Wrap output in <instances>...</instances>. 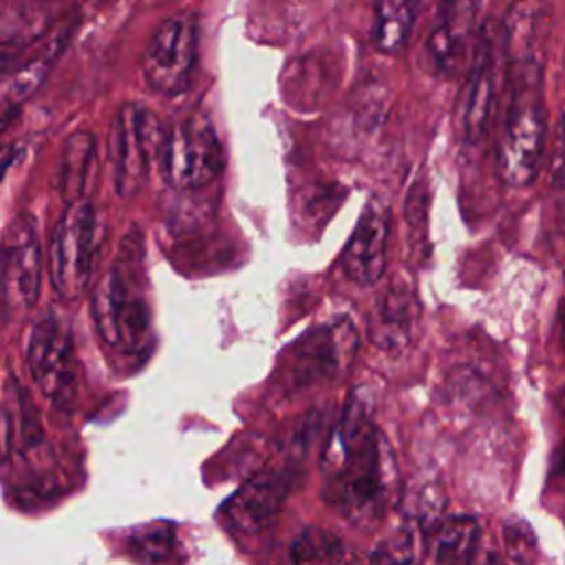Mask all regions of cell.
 Returning a JSON list of instances; mask_svg holds the SVG:
<instances>
[{
  "label": "cell",
  "mask_w": 565,
  "mask_h": 565,
  "mask_svg": "<svg viewBox=\"0 0 565 565\" xmlns=\"http://www.w3.org/2000/svg\"><path fill=\"white\" fill-rule=\"evenodd\" d=\"M419 302L413 287L406 280L391 282L375 300L369 333L371 340L386 351H402L417 327Z\"/></svg>",
  "instance_id": "cell-15"
},
{
  "label": "cell",
  "mask_w": 565,
  "mask_h": 565,
  "mask_svg": "<svg viewBox=\"0 0 565 565\" xmlns=\"http://www.w3.org/2000/svg\"><path fill=\"white\" fill-rule=\"evenodd\" d=\"M11 60H13V53H11V51H0V75L9 68Z\"/></svg>",
  "instance_id": "cell-26"
},
{
  "label": "cell",
  "mask_w": 565,
  "mask_h": 565,
  "mask_svg": "<svg viewBox=\"0 0 565 565\" xmlns=\"http://www.w3.org/2000/svg\"><path fill=\"white\" fill-rule=\"evenodd\" d=\"M95 157V137L88 130H77L66 137L57 166V190L68 203L82 199Z\"/></svg>",
  "instance_id": "cell-16"
},
{
  "label": "cell",
  "mask_w": 565,
  "mask_h": 565,
  "mask_svg": "<svg viewBox=\"0 0 565 565\" xmlns=\"http://www.w3.org/2000/svg\"><path fill=\"white\" fill-rule=\"evenodd\" d=\"M46 20L35 9L11 7L0 13V46H20L44 31Z\"/></svg>",
  "instance_id": "cell-21"
},
{
  "label": "cell",
  "mask_w": 565,
  "mask_h": 565,
  "mask_svg": "<svg viewBox=\"0 0 565 565\" xmlns=\"http://www.w3.org/2000/svg\"><path fill=\"white\" fill-rule=\"evenodd\" d=\"M143 241L137 230L119 243V254L99 278L90 309L102 340L124 353L146 349L150 335V307L146 300Z\"/></svg>",
  "instance_id": "cell-2"
},
{
  "label": "cell",
  "mask_w": 565,
  "mask_h": 565,
  "mask_svg": "<svg viewBox=\"0 0 565 565\" xmlns=\"http://www.w3.org/2000/svg\"><path fill=\"white\" fill-rule=\"evenodd\" d=\"M358 351V331L349 318L307 331L285 353V382L291 388H307L331 382L347 371Z\"/></svg>",
  "instance_id": "cell-7"
},
{
  "label": "cell",
  "mask_w": 565,
  "mask_h": 565,
  "mask_svg": "<svg viewBox=\"0 0 565 565\" xmlns=\"http://www.w3.org/2000/svg\"><path fill=\"white\" fill-rule=\"evenodd\" d=\"M104 241L102 218L88 199L66 205L55 223L49 247V276L64 300L79 298L90 285Z\"/></svg>",
  "instance_id": "cell-4"
},
{
  "label": "cell",
  "mask_w": 565,
  "mask_h": 565,
  "mask_svg": "<svg viewBox=\"0 0 565 565\" xmlns=\"http://www.w3.org/2000/svg\"><path fill=\"white\" fill-rule=\"evenodd\" d=\"M486 2L488 0H439L437 22L426 40V55L439 75H457L470 64Z\"/></svg>",
  "instance_id": "cell-12"
},
{
  "label": "cell",
  "mask_w": 565,
  "mask_h": 565,
  "mask_svg": "<svg viewBox=\"0 0 565 565\" xmlns=\"http://www.w3.org/2000/svg\"><path fill=\"white\" fill-rule=\"evenodd\" d=\"M411 532H402L397 536H391L377 545V550L371 554L373 561H413L415 554Z\"/></svg>",
  "instance_id": "cell-23"
},
{
  "label": "cell",
  "mask_w": 565,
  "mask_h": 565,
  "mask_svg": "<svg viewBox=\"0 0 565 565\" xmlns=\"http://www.w3.org/2000/svg\"><path fill=\"white\" fill-rule=\"evenodd\" d=\"M172 545H174V532L168 525L146 527L130 539V552L139 561H150V563L166 561L172 552Z\"/></svg>",
  "instance_id": "cell-22"
},
{
  "label": "cell",
  "mask_w": 565,
  "mask_h": 565,
  "mask_svg": "<svg viewBox=\"0 0 565 565\" xmlns=\"http://www.w3.org/2000/svg\"><path fill=\"white\" fill-rule=\"evenodd\" d=\"M327 483L322 497L351 525L375 527L397 488V466L391 446L373 426L369 404L351 395L324 452Z\"/></svg>",
  "instance_id": "cell-1"
},
{
  "label": "cell",
  "mask_w": 565,
  "mask_h": 565,
  "mask_svg": "<svg viewBox=\"0 0 565 565\" xmlns=\"http://www.w3.org/2000/svg\"><path fill=\"white\" fill-rule=\"evenodd\" d=\"M26 364L38 388L51 397L62 399L73 386V342L71 331L55 309L44 311L29 331Z\"/></svg>",
  "instance_id": "cell-10"
},
{
  "label": "cell",
  "mask_w": 565,
  "mask_h": 565,
  "mask_svg": "<svg viewBox=\"0 0 565 565\" xmlns=\"http://www.w3.org/2000/svg\"><path fill=\"white\" fill-rule=\"evenodd\" d=\"M196 62V20L190 13L166 18L152 33L143 55L146 84L159 95L185 90Z\"/></svg>",
  "instance_id": "cell-9"
},
{
  "label": "cell",
  "mask_w": 565,
  "mask_h": 565,
  "mask_svg": "<svg viewBox=\"0 0 565 565\" xmlns=\"http://www.w3.org/2000/svg\"><path fill=\"white\" fill-rule=\"evenodd\" d=\"M422 0H375L373 44L382 53H397L411 38Z\"/></svg>",
  "instance_id": "cell-17"
},
{
  "label": "cell",
  "mask_w": 565,
  "mask_h": 565,
  "mask_svg": "<svg viewBox=\"0 0 565 565\" xmlns=\"http://www.w3.org/2000/svg\"><path fill=\"white\" fill-rule=\"evenodd\" d=\"M42 285V247L29 214H20L0 243V309L9 318L26 313Z\"/></svg>",
  "instance_id": "cell-8"
},
{
  "label": "cell",
  "mask_w": 565,
  "mask_h": 565,
  "mask_svg": "<svg viewBox=\"0 0 565 565\" xmlns=\"http://www.w3.org/2000/svg\"><path fill=\"white\" fill-rule=\"evenodd\" d=\"M558 468H561V472L565 475V448H563V455H561V459H558Z\"/></svg>",
  "instance_id": "cell-28"
},
{
  "label": "cell",
  "mask_w": 565,
  "mask_h": 565,
  "mask_svg": "<svg viewBox=\"0 0 565 565\" xmlns=\"http://www.w3.org/2000/svg\"><path fill=\"white\" fill-rule=\"evenodd\" d=\"M344 556L342 541L322 530V527H307L298 534L291 545V561L296 563H313V561H340Z\"/></svg>",
  "instance_id": "cell-20"
},
{
  "label": "cell",
  "mask_w": 565,
  "mask_h": 565,
  "mask_svg": "<svg viewBox=\"0 0 565 565\" xmlns=\"http://www.w3.org/2000/svg\"><path fill=\"white\" fill-rule=\"evenodd\" d=\"M161 141L163 126L148 106L128 102L117 110L110 128V159L115 190L121 199H130L143 188Z\"/></svg>",
  "instance_id": "cell-5"
},
{
  "label": "cell",
  "mask_w": 565,
  "mask_h": 565,
  "mask_svg": "<svg viewBox=\"0 0 565 565\" xmlns=\"http://www.w3.org/2000/svg\"><path fill=\"white\" fill-rule=\"evenodd\" d=\"M561 340H563V347H565V309L561 313Z\"/></svg>",
  "instance_id": "cell-27"
},
{
  "label": "cell",
  "mask_w": 565,
  "mask_h": 565,
  "mask_svg": "<svg viewBox=\"0 0 565 565\" xmlns=\"http://www.w3.org/2000/svg\"><path fill=\"white\" fill-rule=\"evenodd\" d=\"M481 525L472 516H450L439 523L433 539L437 563H470L479 550Z\"/></svg>",
  "instance_id": "cell-18"
},
{
  "label": "cell",
  "mask_w": 565,
  "mask_h": 565,
  "mask_svg": "<svg viewBox=\"0 0 565 565\" xmlns=\"http://www.w3.org/2000/svg\"><path fill=\"white\" fill-rule=\"evenodd\" d=\"M163 177L179 190H199L223 168V148L203 115H190L163 130L159 150Z\"/></svg>",
  "instance_id": "cell-6"
},
{
  "label": "cell",
  "mask_w": 565,
  "mask_h": 565,
  "mask_svg": "<svg viewBox=\"0 0 565 565\" xmlns=\"http://www.w3.org/2000/svg\"><path fill=\"white\" fill-rule=\"evenodd\" d=\"M7 422H9V413H4V408L0 406V463L7 459L9 446H11V424Z\"/></svg>",
  "instance_id": "cell-24"
},
{
  "label": "cell",
  "mask_w": 565,
  "mask_h": 565,
  "mask_svg": "<svg viewBox=\"0 0 565 565\" xmlns=\"http://www.w3.org/2000/svg\"><path fill=\"white\" fill-rule=\"evenodd\" d=\"M386 245H388V207L380 199H371L355 230L342 252L344 276L360 285H375L386 269Z\"/></svg>",
  "instance_id": "cell-14"
},
{
  "label": "cell",
  "mask_w": 565,
  "mask_h": 565,
  "mask_svg": "<svg viewBox=\"0 0 565 565\" xmlns=\"http://www.w3.org/2000/svg\"><path fill=\"white\" fill-rule=\"evenodd\" d=\"M15 152H18V148L13 143H0V181L7 172V168L13 163Z\"/></svg>",
  "instance_id": "cell-25"
},
{
  "label": "cell",
  "mask_w": 565,
  "mask_h": 565,
  "mask_svg": "<svg viewBox=\"0 0 565 565\" xmlns=\"http://www.w3.org/2000/svg\"><path fill=\"white\" fill-rule=\"evenodd\" d=\"M541 51L510 55V108L499 143V172L508 185H530L545 148V115L541 90Z\"/></svg>",
  "instance_id": "cell-3"
},
{
  "label": "cell",
  "mask_w": 565,
  "mask_h": 565,
  "mask_svg": "<svg viewBox=\"0 0 565 565\" xmlns=\"http://www.w3.org/2000/svg\"><path fill=\"white\" fill-rule=\"evenodd\" d=\"M499 42L492 29H481L472 49L466 82L459 95V130L466 143H479L488 132L497 106Z\"/></svg>",
  "instance_id": "cell-11"
},
{
  "label": "cell",
  "mask_w": 565,
  "mask_h": 565,
  "mask_svg": "<svg viewBox=\"0 0 565 565\" xmlns=\"http://www.w3.org/2000/svg\"><path fill=\"white\" fill-rule=\"evenodd\" d=\"M51 60H53V53L51 55H40L35 60H31L29 64H24L22 68H18L0 86V108L2 106H20L24 99H29L38 90L42 79L46 77Z\"/></svg>",
  "instance_id": "cell-19"
},
{
  "label": "cell",
  "mask_w": 565,
  "mask_h": 565,
  "mask_svg": "<svg viewBox=\"0 0 565 565\" xmlns=\"http://www.w3.org/2000/svg\"><path fill=\"white\" fill-rule=\"evenodd\" d=\"M291 488L287 472H260L245 481L223 505L225 523L241 536H254L274 525Z\"/></svg>",
  "instance_id": "cell-13"
}]
</instances>
